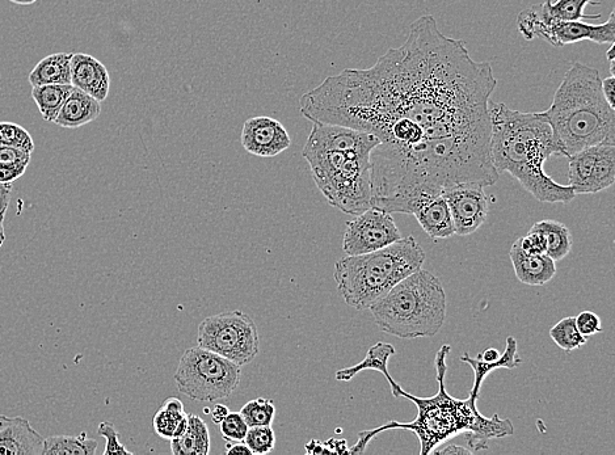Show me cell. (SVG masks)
I'll return each mask as SVG.
<instances>
[{
    "label": "cell",
    "instance_id": "9c48e42d",
    "mask_svg": "<svg viewBox=\"0 0 615 455\" xmlns=\"http://www.w3.org/2000/svg\"><path fill=\"white\" fill-rule=\"evenodd\" d=\"M197 347L209 349L239 366L248 365L259 353L258 327L250 315L240 310L212 315L200 323Z\"/></svg>",
    "mask_w": 615,
    "mask_h": 455
},
{
    "label": "cell",
    "instance_id": "8992f818",
    "mask_svg": "<svg viewBox=\"0 0 615 455\" xmlns=\"http://www.w3.org/2000/svg\"><path fill=\"white\" fill-rule=\"evenodd\" d=\"M377 326L399 339L433 337L440 332L448 311V298L440 278L420 268L399 281L370 306Z\"/></svg>",
    "mask_w": 615,
    "mask_h": 455
},
{
    "label": "cell",
    "instance_id": "8d00e7d4",
    "mask_svg": "<svg viewBox=\"0 0 615 455\" xmlns=\"http://www.w3.org/2000/svg\"><path fill=\"white\" fill-rule=\"evenodd\" d=\"M521 250L526 254H546V240L541 233L536 230H529V233L517 239Z\"/></svg>",
    "mask_w": 615,
    "mask_h": 455
},
{
    "label": "cell",
    "instance_id": "6da1fadb",
    "mask_svg": "<svg viewBox=\"0 0 615 455\" xmlns=\"http://www.w3.org/2000/svg\"><path fill=\"white\" fill-rule=\"evenodd\" d=\"M491 63L445 36L432 15L369 69H345L299 100L303 117L379 139L372 160V206L414 214L423 202L465 184L499 180L491 158Z\"/></svg>",
    "mask_w": 615,
    "mask_h": 455
},
{
    "label": "cell",
    "instance_id": "f546056e",
    "mask_svg": "<svg viewBox=\"0 0 615 455\" xmlns=\"http://www.w3.org/2000/svg\"><path fill=\"white\" fill-rule=\"evenodd\" d=\"M550 337L560 349L566 352H574L587 344V337L581 335L577 330L574 317L559 320L555 326L551 327Z\"/></svg>",
    "mask_w": 615,
    "mask_h": 455
},
{
    "label": "cell",
    "instance_id": "bcb514c9",
    "mask_svg": "<svg viewBox=\"0 0 615 455\" xmlns=\"http://www.w3.org/2000/svg\"><path fill=\"white\" fill-rule=\"evenodd\" d=\"M306 452L309 454H324L323 442L311 440L306 444Z\"/></svg>",
    "mask_w": 615,
    "mask_h": 455
},
{
    "label": "cell",
    "instance_id": "d4e9b609",
    "mask_svg": "<svg viewBox=\"0 0 615 455\" xmlns=\"http://www.w3.org/2000/svg\"><path fill=\"white\" fill-rule=\"evenodd\" d=\"M188 415L181 400L172 396L164 400L154 416L153 427L157 435L163 440L171 441L181 435L187 427Z\"/></svg>",
    "mask_w": 615,
    "mask_h": 455
},
{
    "label": "cell",
    "instance_id": "8fae6325",
    "mask_svg": "<svg viewBox=\"0 0 615 455\" xmlns=\"http://www.w3.org/2000/svg\"><path fill=\"white\" fill-rule=\"evenodd\" d=\"M568 159V185L575 195H595L615 183V142L597 143Z\"/></svg>",
    "mask_w": 615,
    "mask_h": 455
},
{
    "label": "cell",
    "instance_id": "c3c4849f",
    "mask_svg": "<svg viewBox=\"0 0 615 455\" xmlns=\"http://www.w3.org/2000/svg\"><path fill=\"white\" fill-rule=\"evenodd\" d=\"M10 2L20 4V6H31V4L36 3L37 0H10Z\"/></svg>",
    "mask_w": 615,
    "mask_h": 455
},
{
    "label": "cell",
    "instance_id": "ffe728a7",
    "mask_svg": "<svg viewBox=\"0 0 615 455\" xmlns=\"http://www.w3.org/2000/svg\"><path fill=\"white\" fill-rule=\"evenodd\" d=\"M100 113V101L74 87L69 98L63 103L54 124L65 129H78L98 120Z\"/></svg>",
    "mask_w": 615,
    "mask_h": 455
},
{
    "label": "cell",
    "instance_id": "44dd1931",
    "mask_svg": "<svg viewBox=\"0 0 615 455\" xmlns=\"http://www.w3.org/2000/svg\"><path fill=\"white\" fill-rule=\"evenodd\" d=\"M518 345L517 340L513 336H509L507 339V345H505L504 353H501L500 357L497 358L496 361H484L480 356L473 358L469 355H463L461 357V361L465 362V364L470 365L474 370L475 381L473 389H471V393L469 398L478 402L480 396V390H482V385L484 379L495 372L496 369H516L518 366L522 364V360L517 355Z\"/></svg>",
    "mask_w": 615,
    "mask_h": 455
},
{
    "label": "cell",
    "instance_id": "ee69618b",
    "mask_svg": "<svg viewBox=\"0 0 615 455\" xmlns=\"http://www.w3.org/2000/svg\"><path fill=\"white\" fill-rule=\"evenodd\" d=\"M227 455H252L248 446L242 442H227L226 445Z\"/></svg>",
    "mask_w": 615,
    "mask_h": 455
},
{
    "label": "cell",
    "instance_id": "4dcf8cb0",
    "mask_svg": "<svg viewBox=\"0 0 615 455\" xmlns=\"http://www.w3.org/2000/svg\"><path fill=\"white\" fill-rule=\"evenodd\" d=\"M248 427H272L276 406L271 399L258 398L244 404L239 411Z\"/></svg>",
    "mask_w": 615,
    "mask_h": 455
},
{
    "label": "cell",
    "instance_id": "836d02e7",
    "mask_svg": "<svg viewBox=\"0 0 615 455\" xmlns=\"http://www.w3.org/2000/svg\"><path fill=\"white\" fill-rule=\"evenodd\" d=\"M248 425L240 412H229V415L219 424L221 435L226 442H242L246 438Z\"/></svg>",
    "mask_w": 615,
    "mask_h": 455
},
{
    "label": "cell",
    "instance_id": "681fc988",
    "mask_svg": "<svg viewBox=\"0 0 615 455\" xmlns=\"http://www.w3.org/2000/svg\"><path fill=\"white\" fill-rule=\"evenodd\" d=\"M6 242V231H4L3 223H0V247Z\"/></svg>",
    "mask_w": 615,
    "mask_h": 455
},
{
    "label": "cell",
    "instance_id": "ab89813d",
    "mask_svg": "<svg viewBox=\"0 0 615 455\" xmlns=\"http://www.w3.org/2000/svg\"><path fill=\"white\" fill-rule=\"evenodd\" d=\"M12 184L0 183V223L6 219L8 208H10Z\"/></svg>",
    "mask_w": 615,
    "mask_h": 455
},
{
    "label": "cell",
    "instance_id": "277c9868",
    "mask_svg": "<svg viewBox=\"0 0 615 455\" xmlns=\"http://www.w3.org/2000/svg\"><path fill=\"white\" fill-rule=\"evenodd\" d=\"M450 345H442L436 355V372L438 393L432 398H419L412 394L400 390V398H407L416 404L419 414L411 423H399V421H389L376 429L358 433V441L349 449L348 454H364L370 441L383 432L394 431V429H404V431L414 432L419 437L421 444V455H428L437 446L444 444L449 438L456 437L470 431L474 423L475 414L478 407L475 400L467 398L465 400L453 398L445 387L446 372L448 364L446 358L450 353Z\"/></svg>",
    "mask_w": 615,
    "mask_h": 455
},
{
    "label": "cell",
    "instance_id": "7a4b0ae2",
    "mask_svg": "<svg viewBox=\"0 0 615 455\" xmlns=\"http://www.w3.org/2000/svg\"><path fill=\"white\" fill-rule=\"evenodd\" d=\"M491 158L499 174L508 172L543 204H568L576 197L570 185L556 183L546 160L560 155L553 129L543 112H520L490 101Z\"/></svg>",
    "mask_w": 615,
    "mask_h": 455
},
{
    "label": "cell",
    "instance_id": "484cf974",
    "mask_svg": "<svg viewBox=\"0 0 615 455\" xmlns=\"http://www.w3.org/2000/svg\"><path fill=\"white\" fill-rule=\"evenodd\" d=\"M532 230L541 233L546 240V255L554 261L566 259L572 250L570 230L562 222L545 219L534 223Z\"/></svg>",
    "mask_w": 615,
    "mask_h": 455
},
{
    "label": "cell",
    "instance_id": "7dc6e473",
    "mask_svg": "<svg viewBox=\"0 0 615 455\" xmlns=\"http://www.w3.org/2000/svg\"><path fill=\"white\" fill-rule=\"evenodd\" d=\"M480 358L484 361H496L500 357V352L495 348L486 349L483 353H480Z\"/></svg>",
    "mask_w": 615,
    "mask_h": 455
},
{
    "label": "cell",
    "instance_id": "e575fe53",
    "mask_svg": "<svg viewBox=\"0 0 615 455\" xmlns=\"http://www.w3.org/2000/svg\"><path fill=\"white\" fill-rule=\"evenodd\" d=\"M98 433L101 437L105 438V441H107L103 452L104 455L133 454L121 444L119 433H117L115 427H113V424L109 423V421H103V423L99 425Z\"/></svg>",
    "mask_w": 615,
    "mask_h": 455
},
{
    "label": "cell",
    "instance_id": "ac0fdd59",
    "mask_svg": "<svg viewBox=\"0 0 615 455\" xmlns=\"http://www.w3.org/2000/svg\"><path fill=\"white\" fill-rule=\"evenodd\" d=\"M412 216L416 217L429 238L448 239L456 235L448 202L442 195L423 202Z\"/></svg>",
    "mask_w": 615,
    "mask_h": 455
},
{
    "label": "cell",
    "instance_id": "2e32d148",
    "mask_svg": "<svg viewBox=\"0 0 615 455\" xmlns=\"http://www.w3.org/2000/svg\"><path fill=\"white\" fill-rule=\"evenodd\" d=\"M71 84L101 103L108 98L111 77L107 67L95 57L77 53L71 58Z\"/></svg>",
    "mask_w": 615,
    "mask_h": 455
},
{
    "label": "cell",
    "instance_id": "ba28073f",
    "mask_svg": "<svg viewBox=\"0 0 615 455\" xmlns=\"http://www.w3.org/2000/svg\"><path fill=\"white\" fill-rule=\"evenodd\" d=\"M179 393L196 402L229 398L242 381V366L209 349L189 348L181 356L174 376Z\"/></svg>",
    "mask_w": 615,
    "mask_h": 455
},
{
    "label": "cell",
    "instance_id": "83f0119b",
    "mask_svg": "<svg viewBox=\"0 0 615 455\" xmlns=\"http://www.w3.org/2000/svg\"><path fill=\"white\" fill-rule=\"evenodd\" d=\"M98 452V441L87 437V433L79 436H50L45 438L41 455H95Z\"/></svg>",
    "mask_w": 615,
    "mask_h": 455
},
{
    "label": "cell",
    "instance_id": "60d3db41",
    "mask_svg": "<svg viewBox=\"0 0 615 455\" xmlns=\"http://www.w3.org/2000/svg\"><path fill=\"white\" fill-rule=\"evenodd\" d=\"M324 454H348L349 449L347 441L335 440L331 438L330 441L323 442Z\"/></svg>",
    "mask_w": 615,
    "mask_h": 455
},
{
    "label": "cell",
    "instance_id": "5b68a950",
    "mask_svg": "<svg viewBox=\"0 0 615 455\" xmlns=\"http://www.w3.org/2000/svg\"><path fill=\"white\" fill-rule=\"evenodd\" d=\"M425 251L408 235L370 254L345 256L335 264L334 278L348 306L369 310L399 281L423 267Z\"/></svg>",
    "mask_w": 615,
    "mask_h": 455
},
{
    "label": "cell",
    "instance_id": "f35d334b",
    "mask_svg": "<svg viewBox=\"0 0 615 455\" xmlns=\"http://www.w3.org/2000/svg\"><path fill=\"white\" fill-rule=\"evenodd\" d=\"M32 154L25 153L15 147L0 145V162L14 163V162H28L31 163Z\"/></svg>",
    "mask_w": 615,
    "mask_h": 455
},
{
    "label": "cell",
    "instance_id": "74e56055",
    "mask_svg": "<svg viewBox=\"0 0 615 455\" xmlns=\"http://www.w3.org/2000/svg\"><path fill=\"white\" fill-rule=\"evenodd\" d=\"M28 162L3 163L0 162V183L12 184L25 174Z\"/></svg>",
    "mask_w": 615,
    "mask_h": 455
},
{
    "label": "cell",
    "instance_id": "7402d4cb",
    "mask_svg": "<svg viewBox=\"0 0 615 455\" xmlns=\"http://www.w3.org/2000/svg\"><path fill=\"white\" fill-rule=\"evenodd\" d=\"M513 433H515V427H513L511 420L501 419L497 414L486 417L478 411L475 414L470 431L463 433V435H465V440L469 444V449L474 453L487 450L491 440L513 436Z\"/></svg>",
    "mask_w": 615,
    "mask_h": 455
},
{
    "label": "cell",
    "instance_id": "d590c367",
    "mask_svg": "<svg viewBox=\"0 0 615 455\" xmlns=\"http://www.w3.org/2000/svg\"><path fill=\"white\" fill-rule=\"evenodd\" d=\"M575 322L577 330L587 339L593 335L600 334L602 331L601 319L592 311H583V313L577 315Z\"/></svg>",
    "mask_w": 615,
    "mask_h": 455
},
{
    "label": "cell",
    "instance_id": "603a6c76",
    "mask_svg": "<svg viewBox=\"0 0 615 455\" xmlns=\"http://www.w3.org/2000/svg\"><path fill=\"white\" fill-rule=\"evenodd\" d=\"M210 445L212 440L208 425L197 415H188L184 432L171 440V450L174 455H208Z\"/></svg>",
    "mask_w": 615,
    "mask_h": 455
},
{
    "label": "cell",
    "instance_id": "3957f363",
    "mask_svg": "<svg viewBox=\"0 0 615 455\" xmlns=\"http://www.w3.org/2000/svg\"><path fill=\"white\" fill-rule=\"evenodd\" d=\"M598 70L572 63L543 112L553 129L560 155L570 158L601 142H615V109L601 90Z\"/></svg>",
    "mask_w": 615,
    "mask_h": 455
},
{
    "label": "cell",
    "instance_id": "d6a6232c",
    "mask_svg": "<svg viewBox=\"0 0 615 455\" xmlns=\"http://www.w3.org/2000/svg\"><path fill=\"white\" fill-rule=\"evenodd\" d=\"M244 444L251 450L252 455H265L273 452L276 446V435L272 427L248 428Z\"/></svg>",
    "mask_w": 615,
    "mask_h": 455
},
{
    "label": "cell",
    "instance_id": "f907efd6",
    "mask_svg": "<svg viewBox=\"0 0 615 455\" xmlns=\"http://www.w3.org/2000/svg\"><path fill=\"white\" fill-rule=\"evenodd\" d=\"M605 57L608 58V61H614V45H610L608 52H606Z\"/></svg>",
    "mask_w": 615,
    "mask_h": 455
},
{
    "label": "cell",
    "instance_id": "52a82bcc",
    "mask_svg": "<svg viewBox=\"0 0 615 455\" xmlns=\"http://www.w3.org/2000/svg\"><path fill=\"white\" fill-rule=\"evenodd\" d=\"M379 139L366 134L347 149L306 150L315 184L328 204L349 216H358L372 208V160L370 155Z\"/></svg>",
    "mask_w": 615,
    "mask_h": 455
},
{
    "label": "cell",
    "instance_id": "5bb4252c",
    "mask_svg": "<svg viewBox=\"0 0 615 455\" xmlns=\"http://www.w3.org/2000/svg\"><path fill=\"white\" fill-rule=\"evenodd\" d=\"M240 141L247 153L260 158L277 157L292 146L285 126L267 116L252 117L244 122Z\"/></svg>",
    "mask_w": 615,
    "mask_h": 455
},
{
    "label": "cell",
    "instance_id": "b9f144b4",
    "mask_svg": "<svg viewBox=\"0 0 615 455\" xmlns=\"http://www.w3.org/2000/svg\"><path fill=\"white\" fill-rule=\"evenodd\" d=\"M601 90L602 94H604L605 96L606 101H608V103L612 105V107H614L615 77H612V75H610L609 78L601 79Z\"/></svg>",
    "mask_w": 615,
    "mask_h": 455
},
{
    "label": "cell",
    "instance_id": "cb8c5ba5",
    "mask_svg": "<svg viewBox=\"0 0 615 455\" xmlns=\"http://www.w3.org/2000/svg\"><path fill=\"white\" fill-rule=\"evenodd\" d=\"M71 58L73 53H56L42 58L29 74V83L32 87L71 84Z\"/></svg>",
    "mask_w": 615,
    "mask_h": 455
},
{
    "label": "cell",
    "instance_id": "7c38bea8",
    "mask_svg": "<svg viewBox=\"0 0 615 455\" xmlns=\"http://www.w3.org/2000/svg\"><path fill=\"white\" fill-rule=\"evenodd\" d=\"M402 238L393 216L372 206L347 222L343 251L348 256L370 254Z\"/></svg>",
    "mask_w": 615,
    "mask_h": 455
},
{
    "label": "cell",
    "instance_id": "9a60e30c",
    "mask_svg": "<svg viewBox=\"0 0 615 455\" xmlns=\"http://www.w3.org/2000/svg\"><path fill=\"white\" fill-rule=\"evenodd\" d=\"M44 441L23 417L0 415V455H41Z\"/></svg>",
    "mask_w": 615,
    "mask_h": 455
},
{
    "label": "cell",
    "instance_id": "e0dca14e",
    "mask_svg": "<svg viewBox=\"0 0 615 455\" xmlns=\"http://www.w3.org/2000/svg\"><path fill=\"white\" fill-rule=\"evenodd\" d=\"M517 280L529 286H543L556 275V261L546 254H526L517 240L509 251Z\"/></svg>",
    "mask_w": 615,
    "mask_h": 455
},
{
    "label": "cell",
    "instance_id": "d6986e66",
    "mask_svg": "<svg viewBox=\"0 0 615 455\" xmlns=\"http://www.w3.org/2000/svg\"><path fill=\"white\" fill-rule=\"evenodd\" d=\"M395 355H397V351H395L393 344L379 341V343L373 345V347L369 349L368 355H366L364 361H361L360 364L336 372V379H338L339 382H349L351 379L355 378L357 374L365 372V370H374V372L383 374V377L387 379L394 398H400V390H402V387H400L398 383L394 381L393 377L390 376L389 368H387L390 358Z\"/></svg>",
    "mask_w": 615,
    "mask_h": 455
},
{
    "label": "cell",
    "instance_id": "4fadbf2b",
    "mask_svg": "<svg viewBox=\"0 0 615 455\" xmlns=\"http://www.w3.org/2000/svg\"><path fill=\"white\" fill-rule=\"evenodd\" d=\"M452 214L454 230L459 237L474 234L486 222L490 204L484 187L465 184L442 193Z\"/></svg>",
    "mask_w": 615,
    "mask_h": 455
},
{
    "label": "cell",
    "instance_id": "f6af8a7d",
    "mask_svg": "<svg viewBox=\"0 0 615 455\" xmlns=\"http://www.w3.org/2000/svg\"><path fill=\"white\" fill-rule=\"evenodd\" d=\"M229 408L223 406V404H216L212 411V420L214 424H221L222 420L225 419L227 415H229Z\"/></svg>",
    "mask_w": 615,
    "mask_h": 455
},
{
    "label": "cell",
    "instance_id": "4316f807",
    "mask_svg": "<svg viewBox=\"0 0 615 455\" xmlns=\"http://www.w3.org/2000/svg\"><path fill=\"white\" fill-rule=\"evenodd\" d=\"M73 84H45L32 88V99L35 100L42 119L54 122L60 113L63 103L73 92Z\"/></svg>",
    "mask_w": 615,
    "mask_h": 455
},
{
    "label": "cell",
    "instance_id": "1f68e13d",
    "mask_svg": "<svg viewBox=\"0 0 615 455\" xmlns=\"http://www.w3.org/2000/svg\"><path fill=\"white\" fill-rule=\"evenodd\" d=\"M0 145L15 147L32 154L35 142L28 130L14 122H0Z\"/></svg>",
    "mask_w": 615,
    "mask_h": 455
},
{
    "label": "cell",
    "instance_id": "30bf717a",
    "mask_svg": "<svg viewBox=\"0 0 615 455\" xmlns=\"http://www.w3.org/2000/svg\"><path fill=\"white\" fill-rule=\"evenodd\" d=\"M615 12H610L604 24H588L583 20H559L550 18L541 7H532L517 16L518 32L525 40L542 39L549 44L562 48L581 41H592L598 45H614Z\"/></svg>",
    "mask_w": 615,
    "mask_h": 455
},
{
    "label": "cell",
    "instance_id": "f1b7e54d",
    "mask_svg": "<svg viewBox=\"0 0 615 455\" xmlns=\"http://www.w3.org/2000/svg\"><path fill=\"white\" fill-rule=\"evenodd\" d=\"M589 3H593L592 0H546L545 3H542L541 10L545 12L546 15H549L550 18L559 19V20H584V19H600L601 15H585L584 10L585 7L588 6Z\"/></svg>",
    "mask_w": 615,
    "mask_h": 455
},
{
    "label": "cell",
    "instance_id": "7bdbcfd3",
    "mask_svg": "<svg viewBox=\"0 0 615 455\" xmlns=\"http://www.w3.org/2000/svg\"><path fill=\"white\" fill-rule=\"evenodd\" d=\"M432 453L436 455L473 454L469 448H463V446L458 445H445L444 448H438L437 446L436 449H433Z\"/></svg>",
    "mask_w": 615,
    "mask_h": 455
}]
</instances>
